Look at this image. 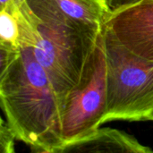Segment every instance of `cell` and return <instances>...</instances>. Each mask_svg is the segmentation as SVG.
Masks as SVG:
<instances>
[{"label": "cell", "mask_w": 153, "mask_h": 153, "mask_svg": "<svg viewBox=\"0 0 153 153\" xmlns=\"http://www.w3.org/2000/svg\"><path fill=\"white\" fill-rule=\"evenodd\" d=\"M106 108L107 64L101 32L81 82L70 91L63 106L62 136L65 144L98 129L102 125Z\"/></svg>", "instance_id": "obj_4"}, {"label": "cell", "mask_w": 153, "mask_h": 153, "mask_svg": "<svg viewBox=\"0 0 153 153\" xmlns=\"http://www.w3.org/2000/svg\"><path fill=\"white\" fill-rule=\"evenodd\" d=\"M142 0H106L108 5L111 9L112 12L126 8L127 6L133 5L134 4L139 3Z\"/></svg>", "instance_id": "obj_10"}, {"label": "cell", "mask_w": 153, "mask_h": 153, "mask_svg": "<svg viewBox=\"0 0 153 153\" xmlns=\"http://www.w3.org/2000/svg\"><path fill=\"white\" fill-rule=\"evenodd\" d=\"M107 64V108L110 121H153V62L133 54L102 30Z\"/></svg>", "instance_id": "obj_3"}, {"label": "cell", "mask_w": 153, "mask_h": 153, "mask_svg": "<svg viewBox=\"0 0 153 153\" xmlns=\"http://www.w3.org/2000/svg\"><path fill=\"white\" fill-rule=\"evenodd\" d=\"M0 48L21 50V24L17 4L8 3L0 7Z\"/></svg>", "instance_id": "obj_8"}, {"label": "cell", "mask_w": 153, "mask_h": 153, "mask_svg": "<svg viewBox=\"0 0 153 153\" xmlns=\"http://www.w3.org/2000/svg\"><path fill=\"white\" fill-rule=\"evenodd\" d=\"M86 152L151 153L153 150L124 131L100 126L88 136L65 144L58 153Z\"/></svg>", "instance_id": "obj_6"}, {"label": "cell", "mask_w": 153, "mask_h": 153, "mask_svg": "<svg viewBox=\"0 0 153 153\" xmlns=\"http://www.w3.org/2000/svg\"><path fill=\"white\" fill-rule=\"evenodd\" d=\"M25 0H0V7L4 6L5 4H7L8 3H14V4H21L22 2H24Z\"/></svg>", "instance_id": "obj_11"}, {"label": "cell", "mask_w": 153, "mask_h": 153, "mask_svg": "<svg viewBox=\"0 0 153 153\" xmlns=\"http://www.w3.org/2000/svg\"><path fill=\"white\" fill-rule=\"evenodd\" d=\"M103 28L127 50L153 62V0L112 12Z\"/></svg>", "instance_id": "obj_5"}, {"label": "cell", "mask_w": 153, "mask_h": 153, "mask_svg": "<svg viewBox=\"0 0 153 153\" xmlns=\"http://www.w3.org/2000/svg\"><path fill=\"white\" fill-rule=\"evenodd\" d=\"M60 13L81 24L102 30L112 13L106 0H45Z\"/></svg>", "instance_id": "obj_7"}, {"label": "cell", "mask_w": 153, "mask_h": 153, "mask_svg": "<svg viewBox=\"0 0 153 153\" xmlns=\"http://www.w3.org/2000/svg\"><path fill=\"white\" fill-rule=\"evenodd\" d=\"M16 137L6 120L1 117L0 124V153H13Z\"/></svg>", "instance_id": "obj_9"}, {"label": "cell", "mask_w": 153, "mask_h": 153, "mask_svg": "<svg viewBox=\"0 0 153 153\" xmlns=\"http://www.w3.org/2000/svg\"><path fill=\"white\" fill-rule=\"evenodd\" d=\"M25 3L33 26V55L50 79L63 109L67 95L83 77L102 30L69 19L45 0Z\"/></svg>", "instance_id": "obj_2"}, {"label": "cell", "mask_w": 153, "mask_h": 153, "mask_svg": "<svg viewBox=\"0 0 153 153\" xmlns=\"http://www.w3.org/2000/svg\"><path fill=\"white\" fill-rule=\"evenodd\" d=\"M0 105L16 140L33 152L58 153L65 146L60 100L31 48L0 69Z\"/></svg>", "instance_id": "obj_1"}]
</instances>
